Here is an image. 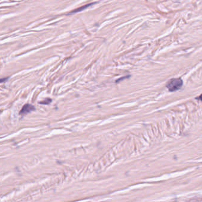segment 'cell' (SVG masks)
<instances>
[{
	"instance_id": "1",
	"label": "cell",
	"mask_w": 202,
	"mask_h": 202,
	"mask_svg": "<svg viewBox=\"0 0 202 202\" xmlns=\"http://www.w3.org/2000/svg\"><path fill=\"white\" fill-rule=\"evenodd\" d=\"M183 82L180 78H173L168 81L166 87L170 91H175L181 88Z\"/></svg>"
},
{
	"instance_id": "2",
	"label": "cell",
	"mask_w": 202,
	"mask_h": 202,
	"mask_svg": "<svg viewBox=\"0 0 202 202\" xmlns=\"http://www.w3.org/2000/svg\"><path fill=\"white\" fill-rule=\"evenodd\" d=\"M33 110H35V106H32L31 104H25L23 107L22 109L20 110V114H21V115H25V114H26L27 113H30L31 111H32Z\"/></svg>"
},
{
	"instance_id": "4",
	"label": "cell",
	"mask_w": 202,
	"mask_h": 202,
	"mask_svg": "<svg viewBox=\"0 0 202 202\" xmlns=\"http://www.w3.org/2000/svg\"><path fill=\"white\" fill-rule=\"evenodd\" d=\"M52 101V100L51 98H46L45 100L41 101L39 103L41 104H49Z\"/></svg>"
},
{
	"instance_id": "6",
	"label": "cell",
	"mask_w": 202,
	"mask_h": 202,
	"mask_svg": "<svg viewBox=\"0 0 202 202\" xmlns=\"http://www.w3.org/2000/svg\"><path fill=\"white\" fill-rule=\"evenodd\" d=\"M7 79H8V78H2V79L1 80V82H2L3 81L7 80Z\"/></svg>"
},
{
	"instance_id": "5",
	"label": "cell",
	"mask_w": 202,
	"mask_h": 202,
	"mask_svg": "<svg viewBox=\"0 0 202 202\" xmlns=\"http://www.w3.org/2000/svg\"><path fill=\"white\" fill-rule=\"evenodd\" d=\"M196 99H197L199 100H200L202 101V94L200 95V96H199L198 97H196Z\"/></svg>"
},
{
	"instance_id": "3",
	"label": "cell",
	"mask_w": 202,
	"mask_h": 202,
	"mask_svg": "<svg viewBox=\"0 0 202 202\" xmlns=\"http://www.w3.org/2000/svg\"><path fill=\"white\" fill-rule=\"evenodd\" d=\"M94 4V2H93V3H90V4H86V5H84V6H82V7H79V8H77V9H75V10H74L73 11H72V12H71L70 13H69L68 14V15H69V14H71L76 13L80 12H81V11L84 10V9L87 8V7H88L89 6H90V5H91L92 4Z\"/></svg>"
}]
</instances>
